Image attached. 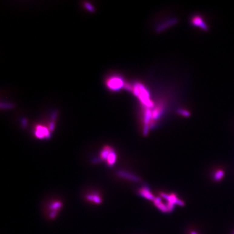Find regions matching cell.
<instances>
[{"instance_id":"obj_5","label":"cell","mask_w":234,"mask_h":234,"mask_svg":"<svg viewBox=\"0 0 234 234\" xmlns=\"http://www.w3.org/2000/svg\"><path fill=\"white\" fill-rule=\"evenodd\" d=\"M160 195L163 197L164 199H165L168 202H170L173 204H178L181 206H183L184 203L183 201H182L180 199H178V197L175 194H170L168 195L165 193H161Z\"/></svg>"},{"instance_id":"obj_2","label":"cell","mask_w":234,"mask_h":234,"mask_svg":"<svg viewBox=\"0 0 234 234\" xmlns=\"http://www.w3.org/2000/svg\"><path fill=\"white\" fill-rule=\"evenodd\" d=\"M106 86L112 91H119L122 88H125L127 82H125L121 76L118 75L109 77L106 81Z\"/></svg>"},{"instance_id":"obj_10","label":"cell","mask_w":234,"mask_h":234,"mask_svg":"<svg viewBox=\"0 0 234 234\" xmlns=\"http://www.w3.org/2000/svg\"><path fill=\"white\" fill-rule=\"evenodd\" d=\"M224 173L223 171L222 170H219L216 171L214 174V179L216 181H219L221 180L222 178L224 176Z\"/></svg>"},{"instance_id":"obj_1","label":"cell","mask_w":234,"mask_h":234,"mask_svg":"<svg viewBox=\"0 0 234 234\" xmlns=\"http://www.w3.org/2000/svg\"><path fill=\"white\" fill-rule=\"evenodd\" d=\"M131 92L137 97L143 107L149 109L153 107L154 103L151 98L150 93L144 84L139 82H135L132 86Z\"/></svg>"},{"instance_id":"obj_6","label":"cell","mask_w":234,"mask_h":234,"mask_svg":"<svg viewBox=\"0 0 234 234\" xmlns=\"http://www.w3.org/2000/svg\"><path fill=\"white\" fill-rule=\"evenodd\" d=\"M139 194L140 196H142L145 199L151 201H153L155 198L152 193L151 192L150 190L146 186L142 187V188L140 189L139 190Z\"/></svg>"},{"instance_id":"obj_3","label":"cell","mask_w":234,"mask_h":234,"mask_svg":"<svg viewBox=\"0 0 234 234\" xmlns=\"http://www.w3.org/2000/svg\"><path fill=\"white\" fill-rule=\"evenodd\" d=\"M100 158L105 160L109 166L115 164L117 160V154L113 148L109 146H105L100 152Z\"/></svg>"},{"instance_id":"obj_12","label":"cell","mask_w":234,"mask_h":234,"mask_svg":"<svg viewBox=\"0 0 234 234\" xmlns=\"http://www.w3.org/2000/svg\"><path fill=\"white\" fill-rule=\"evenodd\" d=\"M177 112L179 115H181L184 116V117H189L190 115V113L188 111L184 109H179Z\"/></svg>"},{"instance_id":"obj_8","label":"cell","mask_w":234,"mask_h":234,"mask_svg":"<svg viewBox=\"0 0 234 234\" xmlns=\"http://www.w3.org/2000/svg\"><path fill=\"white\" fill-rule=\"evenodd\" d=\"M35 133L36 135L38 138H44L48 135L49 132L46 127H43L42 126H38L36 128Z\"/></svg>"},{"instance_id":"obj_4","label":"cell","mask_w":234,"mask_h":234,"mask_svg":"<svg viewBox=\"0 0 234 234\" xmlns=\"http://www.w3.org/2000/svg\"><path fill=\"white\" fill-rule=\"evenodd\" d=\"M190 23L194 27L200 28L202 30L208 31L209 30L208 25L206 23L204 18L199 14L194 15L190 18Z\"/></svg>"},{"instance_id":"obj_9","label":"cell","mask_w":234,"mask_h":234,"mask_svg":"<svg viewBox=\"0 0 234 234\" xmlns=\"http://www.w3.org/2000/svg\"><path fill=\"white\" fill-rule=\"evenodd\" d=\"M120 174V175L122 176L123 177H125L131 181H135V182H139L140 181L139 178H138L137 176L132 175V174L126 173V172H121Z\"/></svg>"},{"instance_id":"obj_11","label":"cell","mask_w":234,"mask_h":234,"mask_svg":"<svg viewBox=\"0 0 234 234\" xmlns=\"http://www.w3.org/2000/svg\"><path fill=\"white\" fill-rule=\"evenodd\" d=\"M88 199L89 200L92 201L95 203H99L101 201V199L99 196L97 195L96 194H91L88 196Z\"/></svg>"},{"instance_id":"obj_13","label":"cell","mask_w":234,"mask_h":234,"mask_svg":"<svg viewBox=\"0 0 234 234\" xmlns=\"http://www.w3.org/2000/svg\"><path fill=\"white\" fill-rule=\"evenodd\" d=\"M191 234H198L197 233H196V232H191Z\"/></svg>"},{"instance_id":"obj_7","label":"cell","mask_w":234,"mask_h":234,"mask_svg":"<svg viewBox=\"0 0 234 234\" xmlns=\"http://www.w3.org/2000/svg\"><path fill=\"white\" fill-rule=\"evenodd\" d=\"M153 203L155 205V206L159 209L160 211L163 212H168V209H167V206L166 204L163 203L162 202V199L160 197H156L155 199L153 201Z\"/></svg>"}]
</instances>
